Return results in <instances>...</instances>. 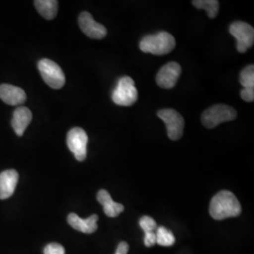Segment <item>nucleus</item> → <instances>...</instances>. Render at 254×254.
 I'll return each instance as SVG.
<instances>
[{"label": "nucleus", "mask_w": 254, "mask_h": 254, "mask_svg": "<svg viewBox=\"0 0 254 254\" xmlns=\"http://www.w3.org/2000/svg\"><path fill=\"white\" fill-rule=\"evenodd\" d=\"M209 212L211 217L216 220L236 218L241 214V205L231 191H219L212 198Z\"/></svg>", "instance_id": "1"}, {"label": "nucleus", "mask_w": 254, "mask_h": 254, "mask_svg": "<svg viewBox=\"0 0 254 254\" xmlns=\"http://www.w3.org/2000/svg\"><path fill=\"white\" fill-rule=\"evenodd\" d=\"M176 46L174 37L169 32L161 31L154 35H148L139 43V48L144 53L163 56L172 52Z\"/></svg>", "instance_id": "2"}, {"label": "nucleus", "mask_w": 254, "mask_h": 254, "mask_svg": "<svg viewBox=\"0 0 254 254\" xmlns=\"http://www.w3.org/2000/svg\"><path fill=\"white\" fill-rule=\"evenodd\" d=\"M236 109L227 105H214L206 109L201 115V123L204 127L213 129L224 122L236 120Z\"/></svg>", "instance_id": "3"}, {"label": "nucleus", "mask_w": 254, "mask_h": 254, "mask_svg": "<svg viewBox=\"0 0 254 254\" xmlns=\"http://www.w3.org/2000/svg\"><path fill=\"white\" fill-rule=\"evenodd\" d=\"M137 91L134 80L129 76L120 78L116 89L112 92V100L122 107H130L137 100Z\"/></svg>", "instance_id": "4"}, {"label": "nucleus", "mask_w": 254, "mask_h": 254, "mask_svg": "<svg viewBox=\"0 0 254 254\" xmlns=\"http://www.w3.org/2000/svg\"><path fill=\"white\" fill-rule=\"evenodd\" d=\"M38 68L46 84L55 90L62 89L65 85V75L62 68L51 60L43 59L39 62Z\"/></svg>", "instance_id": "5"}, {"label": "nucleus", "mask_w": 254, "mask_h": 254, "mask_svg": "<svg viewBox=\"0 0 254 254\" xmlns=\"http://www.w3.org/2000/svg\"><path fill=\"white\" fill-rule=\"evenodd\" d=\"M157 116L165 123L170 139L178 140L181 138L184 133L185 121L180 113L173 109H165L159 110Z\"/></svg>", "instance_id": "6"}, {"label": "nucleus", "mask_w": 254, "mask_h": 254, "mask_svg": "<svg viewBox=\"0 0 254 254\" xmlns=\"http://www.w3.org/2000/svg\"><path fill=\"white\" fill-rule=\"evenodd\" d=\"M229 31L237 41L236 48L239 53H245L248 49L254 46V27L248 23L236 21L230 26Z\"/></svg>", "instance_id": "7"}, {"label": "nucleus", "mask_w": 254, "mask_h": 254, "mask_svg": "<svg viewBox=\"0 0 254 254\" xmlns=\"http://www.w3.org/2000/svg\"><path fill=\"white\" fill-rule=\"evenodd\" d=\"M88 139L87 133L80 127L71 129L67 135L68 148L73 153L75 159L80 162L84 161L87 157Z\"/></svg>", "instance_id": "8"}, {"label": "nucleus", "mask_w": 254, "mask_h": 254, "mask_svg": "<svg viewBox=\"0 0 254 254\" xmlns=\"http://www.w3.org/2000/svg\"><path fill=\"white\" fill-rule=\"evenodd\" d=\"M182 68L177 63H169L165 64L156 74V84L162 89H172L178 81Z\"/></svg>", "instance_id": "9"}, {"label": "nucleus", "mask_w": 254, "mask_h": 254, "mask_svg": "<svg viewBox=\"0 0 254 254\" xmlns=\"http://www.w3.org/2000/svg\"><path fill=\"white\" fill-rule=\"evenodd\" d=\"M78 24L82 32L91 39L100 40L108 34L107 28L97 23L88 11H83L78 17Z\"/></svg>", "instance_id": "10"}, {"label": "nucleus", "mask_w": 254, "mask_h": 254, "mask_svg": "<svg viewBox=\"0 0 254 254\" xmlns=\"http://www.w3.org/2000/svg\"><path fill=\"white\" fill-rule=\"evenodd\" d=\"M0 99L9 106H18L27 100V94L21 88L9 85H0Z\"/></svg>", "instance_id": "11"}, {"label": "nucleus", "mask_w": 254, "mask_h": 254, "mask_svg": "<svg viewBox=\"0 0 254 254\" xmlns=\"http://www.w3.org/2000/svg\"><path fill=\"white\" fill-rule=\"evenodd\" d=\"M19 174L14 170H7L0 173V200H6L14 193Z\"/></svg>", "instance_id": "12"}, {"label": "nucleus", "mask_w": 254, "mask_h": 254, "mask_svg": "<svg viewBox=\"0 0 254 254\" xmlns=\"http://www.w3.org/2000/svg\"><path fill=\"white\" fill-rule=\"evenodd\" d=\"M68 223L71 227L74 230L81 232L84 234H93L97 230V221H98V216L97 215H91L86 219L79 218L76 214L71 213L69 214L68 218Z\"/></svg>", "instance_id": "13"}, {"label": "nucleus", "mask_w": 254, "mask_h": 254, "mask_svg": "<svg viewBox=\"0 0 254 254\" xmlns=\"http://www.w3.org/2000/svg\"><path fill=\"white\" fill-rule=\"evenodd\" d=\"M31 120L32 113L30 109H27L26 107H20L14 110L11 120V127L17 136H22L24 135Z\"/></svg>", "instance_id": "14"}, {"label": "nucleus", "mask_w": 254, "mask_h": 254, "mask_svg": "<svg viewBox=\"0 0 254 254\" xmlns=\"http://www.w3.org/2000/svg\"><path fill=\"white\" fill-rule=\"evenodd\" d=\"M97 200L103 205L105 214L109 218H116L119 215L124 212L125 206L121 203L115 202L112 200L110 194L105 190H101L97 193Z\"/></svg>", "instance_id": "15"}, {"label": "nucleus", "mask_w": 254, "mask_h": 254, "mask_svg": "<svg viewBox=\"0 0 254 254\" xmlns=\"http://www.w3.org/2000/svg\"><path fill=\"white\" fill-rule=\"evenodd\" d=\"M38 12L47 20H52L58 13L59 2L57 0H36L34 1Z\"/></svg>", "instance_id": "16"}, {"label": "nucleus", "mask_w": 254, "mask_h": 254, "mask_svg": "<svg viewBox=\"0 0 254 254\" xmlns=\"http://www.w3.org/2000/svg\"><path fill=\"white\" fill-rule=\"evenodd\" d=\"M192 4L197 9H204L210 18H215L218 15L219 3L217 0H194Z\"/></svg>", "instance_id": "17"}, {"label": "nucleus", "mask_w": 254, "mask_h": 254, "mask_svg": "<svg viewBox=\"0 0 254 254\" xmlns=\"http://www.w3.org/2000/svg\"><path fill=\"white\" fill-rule=\"evenodd\" d=\"M156 244L163 247H171L175 243V237L173 233L167 228L158 227L155 231Z\"/></svg>", "instance_id": "18"}, {"label": "nucleus", "mask_w": 254, "mask_h": 254, "mask_svg": "<svg viewBox=\"0 0 254 254\" xmlns=\"http://www.w3.org/2000/svg\"><path fill=\"white\" fill-rule=\"evenodd\" d=\"M240 84L243 86V89H254V66H247L240 73L239 76Z\"/></svg>", "instance_id": "19"}, {"label": "nucleus", "mask_w": 254, "mask_h": 254, "mask_svg": "<svg viewBox=\"0 0 254 254\" xmlns=\"http://www.w3.org/2000/svg\"><path fill=\"white\" fill-rule=\"evenodd\" d=\"M139 226L144 231V233H153L157 229L156 222L154 218L149 216H143L139 219Z\"/></svg>", "instance_id": "20"}, {"label": "nucleus", "mask_w": 254, "mask_h": 254, "mask_svg": "<svg viewBox=\"0 0 254 254\" xmlns=\"http://www.w3.org/2000/svg\"><path fill=\"white\" fill-rule=\"evenodd\" d=\"M44 254H65V250L61 244L50 243L45 248Z\"/></svg>", "instance_id": "21"}, {"label": "nucleus", "mask_w": 254, "mask_h": 254, "mask_svg": "<svg viewBox=\"0 0 254 254\" xmlns=\"http://www.w3.org/2000/svg\"><path fill=\"white\" fill-rule=\"evenodd\" d=\"M240 96L246 102H253L254 100V89H243L240 91Z\"/></svg>", "instance_id": "22"}, {"label": "nucleus", "mask_w": 254, "mask_h": 254, "mask_svg": "<svg viewBox=\"0 0 254 254\" xmlns=\"http://www.w3.org/2000/svg\"><path fill=\"white\" fill-rule=\"evenodd\" d=\"M144 244L146 247L150 248L156 244V236H155V232L153 233H146L145 237H144Z\"/></svg>", "instance_id": "23"}, {"label": "nucleus", "mask_w": 254, "mask_h": 254, "mask_svg": "<svg viewBox=\"0 0 254 254\" xmlns=\"http://www.w3.org/2000/svg\"><path fill=\"white\" fill-rule=\"evenodd\" d=\"M128 251H129V246H128L127 242H121L119 244L115 254H128Z\"/></svg>", "instance_id": "24"}]
</instances>
